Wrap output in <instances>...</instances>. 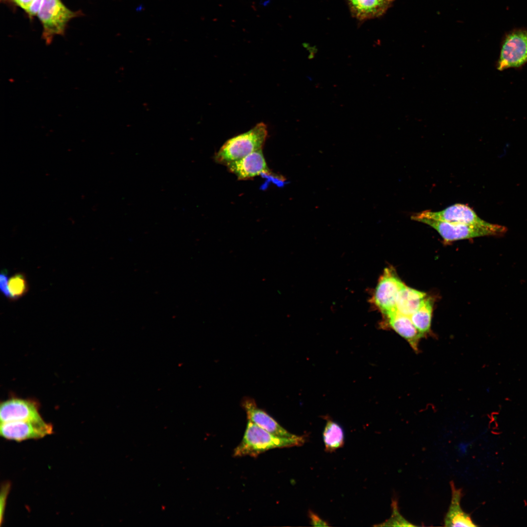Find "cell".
Returning <instances> with one entry per match:
<instances>
[{
    "label": "cell",
    "mask_w": 527,
    "mask_h": 527,
    "mask_svg": "<svg viewBox=\"0 0 527 527\" xmlns=\"http://www.w3.org/2000/svg\"><path fill=\"white\" fill-rule=\"evenodd\" d=\"M386 318L390 327L406 340L415 352H418L419 341L424 336L410 317L396 312Z\"/></svg>",
    "instance_id": "cell-12"
},
{
    "label": "cell",
    "mask_w": 527,
    "mask_h": 527,
    "mask_svg": "<svg viewBox=\"0 0 527 527\" xmlns=\"http://www.w3.org/2000/svg\"><path fill=\"white\" fill-rule=\"evenodd\" d=\"M8 289L10 300H16L23 297L28 290V285L24 274L19 273L11 277L8 280Z\"/></svg>",
    "instance_id": "cell-18"
},
{
    "label": "cell",
    "mask_w": 527,
    "mask_h": 527,
    "mask_svg": "<svg viewBox=\"0 0 527 527\" xmlns=\"http://www.w3.org/2000/svg\"><path fill=\"white\" fill-rule=\"evenodd\" d=\"M225 165L228 170L240 180H246L262 174L270 173L262 149L230 162Z\"/></svg>",
    "instance_id": "cell-10"
},
{
    "label": "cell",
    "mask_w": 527,
    "mask_h": 527,
    "mask_svg": "<svg viewBox=\"0 0 527 527\" xmlns=\"http://www.w3.org/2000/svg\"><path fill=\"white\" fill-rule=\"evenodd\" d=\"M432 311V301L426 298L422 305L410 317L413 324L423 336L430 331Z\"/></svg>",
    "instance_id": "cell-17"
},
{
    "label": "cell",
    "mask_w": 527,
    "mask_h": 527,
    "mask_svg": "<svg viewBox=\"0 0 527 527\" xmlns=\"http://www.w3.org/2000/svg\"><path fill=\"white\" fill-rule=\"evenodd\" d=\"M415 214L420 217L454 223L483 226L490 223L480 218L469 206L461 203L454 204L440 211L425 210Z\"/></svg>",
    "instance_id": "cell-8"
},
{
    "label": "cell",
    "mask_w": 527,
    "mask_h": 527,
    "mask_svg": "<svg viewBox=\"0 0 527 527\" xmlns=\"http://www.w3.org/2000/svg\"><path fill=\"white\" fill-rule=\"evenodd\" d=\"M38 14L47 43H50L54 36L62 34L67 23L75 16L60 0H43Z\"/></svg>",
    "instance_id": "cell-5"
},
{
    "label": "cell",
    "mask_w": 527,
    "mask_h": 527,
    "mask_svg": "<svg viewBox=\"0 0 527 527\" xmlns=\"http://www.w3.org/2000/svg\"><path fill=\"white\" fill-rule=\"evenodd\" d=\"M38 405L35 401L19 398L7 400L0 404L1 423L13 421L43 420L39 412Z\"/></svg>",
    "instance_id": "cell-9"
},
{
    "label": "cell",
    "mask_w": 527,
    "mask_h": 527,
    "mask_svg": "<svg viewBox=\"0 0 527 527\" xmlns=\"http://www.w3.org/2000/svg\"><path fill=\"white\" fill-rule=\"evenodd\" d=\"M352 15L360 20H369L382 16L390 6L387 0H348Z\"/></svg>",
    "instance_id": "cell-13"
},
{
    "label": "cell",
    "mask_w": 527,
    "mask_h": 527,
    "mask_svg": "<svg viewBox=\"0 0 527 527\" xmlns=\"http://www.w3.org/2000/svg\"><path fill=\"white\" fill-rule=\"evenodd\" d=\"M267 135L266 124L262 122L258 123L248 131L227 140L216 154L215 160L226 165L263 149Z\"/></svg>",
    "instance_id": "cell-2"
},
{
    "label": "cell",
    "mask_w": 527,
    "mask_h": 527,
    "mask_svg": "<svg viewBox=\"0 0 527 527\" xmlns=\"http://www.w3.org/2000/svg\"><path fill=\"white\" fill-rule=\"evenodd\" d=\"M43 0H33L30 7L26 11L30 16H34L37 13L41 8Z\"/></svg>",
    "instance_id": "cell-22"
},
{
    "label": "cell",
    "mask_w": 527,
    "mask_h": 527,
    "mask_svg": "<svg viewBox=\"0 0 527 527\" xmlns=\"http://www.w3.org/2000/svg\"><path fill=\"white\" fill-rule=\"evenodd\" d=\"M426 298L425 292L404 284L397 297V312L410 317L422 305Z\"/></svg>",
    "instance_id": "cell-15"
},
{
    "label": "cell",
    "mask_w": 527,
    "mask_h": 527,
    "mask_svg": "<svg viewBox=\"0 0 527 527\" xmlns=\"http://www.w3.org/2000/svg\"><path fill=\"white\" fill-rule=\"evenodd\" d=\"M323 438L325 450L333 452L344 445V429L337 423L327 420L323 432Z\"/></svg>",
    "instance_id": "cell-16"
},
{
    "label": "cell",
    "mask_w": 527,
    "mask_h": 527,
    "mask_svg": "<svg viewBox=\"0 0 527 527\" xmlns=\"http://www.w3.org/2000/svg\"><path fill=\"white\" fill-rule=\"evenodd\" d=\"M52 432V426L43 420L1 423L0 427V435L3 438L17 442L40 439Z\"/></svg>",
    "instance_id": "cell-7"
},
{
    "label": "cell",
    "mask_w": 527,
    "mask_h": 527,
    "mask_svg": "<svg viewBox=\"0 0 527 527\" xmlns=\"http://www.w3.org/2000/svg\"><path fill=\"white\" fill-rule=\"evenodd\" d=\"M411 219L432 227L446 242L500 235L507 230L505 226L496 224L490 223L489 225L483 226L450 223L418 216L415 214L411 216Z\"/></svg>",
    "instance_id": "cell-3"
},
{
    "label": "cell",
    "mask_w": 527,
    "mask_h": 527,
    "mask_svg": "<svg viewBox=\"0 0 527 527\" xmlns=\"http://www.w3.org/2000/svg\"><path fill=\"white\" fill-rule=\"evenodd\" d=\"M392 512L390 517L385 522L375 526L383 527H414L415 525L408 522L399 513L397 504L395 501L392 503Z\"/></svg>",
    "instance_id": "cell-19"
},
{
    "label": "cell",
    "mask_w": 527,
    "mask_h": 527,
    "mask_svg": "<svg viewBox=\"0 0 527 527\" xmlns=\"http://www.w3.org/2000/svg\"><path fill=\"white\" fill-rule=\"evenodd\" d=\"M21 8L27 11L30 7L33 0H14Z\"/></svg>",
    "instance_id": "cell-23"
},
{
    "label": "cell",
    "mask_w": 527,
    "mask_h": 527,
    "mask_svg": "<svg viewBox=\"0 0 527 527\" xmlns=\"http://www.w3.org/2000/svg\"><path fill=\"white\" fill-rule=\"evenodd\" d=\"M305 441L304 436L296 435L292 438L276 436L248 421L243 438L234 450L233 456L257 457L271 449L301 446Z\"/></svg>",
    "instance_id": "cell-1"
},
{
    "label": "cell",
    "mask_w": 527,
    "mask_h": 527,
    "mask_svg": "<svg viewBox=\"0 0 527 527\" xmlns=\"http://www.w3.org/2000/svg\"><path fill=\"white\" fill-rule=\"evenodd\" d=\"M308 515L310 521V524L313 527H328L330 526L328 523L321 518L317 514L311 510H309Z\"/></svg>",
    "instance_id": "cell-20"
},
{
    "label": "cell",
    "mask_w": 527,
    "mask_h": 527,
    "mask_svg": "<svg viewBox=\"0 0 527 527\" xmlns=\"http://www.w3.org/2000/svg\"><path fill=\"white\" fill-rule=\"evenodd\" d=\"M452 496L448 510L445 518L446 527H476L470 516L465 512L460 505L462 492L457 489L453 482L450 483Z\"/></svg>",
    "instance_id": "cell-14"
},
{
    "label": "cell",
    "mask_w": 527,
    "mask_h": 527,
    "mask_svg": "<svg viewBox=\"0 0 527 527\" xmlns=\"http://www.w3.org/2000/svg\"><path fill=\"white\" fill-rule=\"evenodd\" d=\"M387 0L389 1L390 2H392L393 0Z\"/></svg>",
    "instance_id": "cell-24"
},
{
    "label": "cell",
    "mask_w": 527,
    "mask_h": 527,
    "mask_svg": "<svg viewBox=\"0 0 527 527\" xmlns=\"http://www.w3.org/2000/svg\"><path fill=\"white\" fill-rule=\"evenodd\" d=\"M242 404L248 421L259 427L280 437L292 438L296 436L288 432L264 410L258 407L253 399L246 397L243 399Z\"/></svg>",
    "instance_id": "cell-11"
},
{
    "label": "cell",
    "mask_w": 527,
    "mask_h": 527,
    "mask_svg": "<svg viewBox=\"0 0 527 527\" xmlns=\"http://www.w3.org/2000/svg\"><path fill=\"white\" fill-rule=\"evenodd\" d=\"M7 273L5 270H3L0 275V288L1 293L5 297L10 298V293L8 289V280Z\"/></svg>",
    "instance_id": "cell-21"
},
{
    "label": "cell",
    "mask_w": 527,
    "mask_h": 527,
    "mask_svg": "<svg viewBox=\"0 0 527 527\" xmlns=\"http://www.w3.org/2000/svg\"><path fill=\"white\" fill-rule=\"evenodd\" d=\"M404 284L394 269L386 268L384 270L376 287L373 301L386 317L397 312L396 299Z\"/></svg>",
    "instance_id": "cell-6"
},
{
    "label": "cell",
    "mask_w": 527,
    "mask_h": 527,
    "mask_svg": "<svg viewBox=\"0 0 527 527\" xmlns=\"http://www.w3.org/2000/svg\"><path fill=\"white\" fill-rule=\"evenodd\" d=\"M527 63V29L517 28L508 32L502 40L496 65L499 71L520 68Z\"/></svg>",
    "instance_id": "cell-4"
}]
</instances>
